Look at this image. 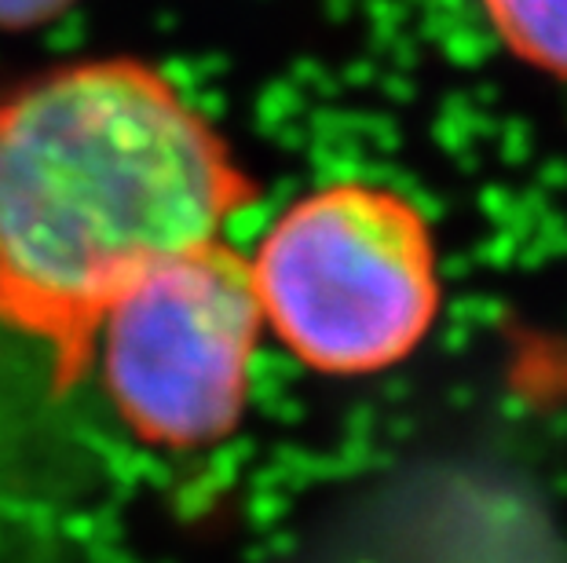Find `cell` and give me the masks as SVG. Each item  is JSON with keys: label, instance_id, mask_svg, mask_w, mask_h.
<instances>
[{"label": "cell", "instance_id": "cell-1", "mask_svg": "<svg viewBox=\"0 0 567 563\" xmlns=\"http://www.w3.org/2000/svg\"><path fill=\"white\" fill-rule=\"evenodd\" d=\"M252 198L198 106L140 59L59 66L0 95V326L70 380L103 315Z\"/></svg>", "mask_w": 567, "mask_h": 563}, {"label": "cell", "instance_id": "cell-2", "mask_svg": "<svg viewBox=\"0 0 567 563\" xmlns=\"http://www.w3.org/2000/svg\"><path fill=\"white\" fill-rule=\"evenodd\" d=\"M260 315L319 374H378L429 337L440 311L436 242L410 198L330 184L293 201L249 263Z\"/></svg>", "mask_w": 567, "mask_h": 563}, {"label": "cell", "instance_id": "cell-3", "mask_svg": "<svg viewBox=\"0 0 567 563\" xmlns=\"http://www.w3.org/2000/svg\"><path fill=\"white\" fill-rule=\"evenodd\" d=\"M260 326L249 263L220 238L162 260L95 333L117 417L151 447L224 439L246 410Z\"/></svg>", "mask_w": 567, "mask_h": 563}, {"label": "cell", "instance_id": "cell-4", "mask_svg": "<svg viewBox=\"0 0 567 563\" xmlns=\"http://www.w3.org/2000/svg\"><path fill=\"white\" fill-rule=\"evenodd\" d=\"M491 27L524 63L567 74V0H484Z\"/></svg>", "mask_w": 567, "mask_h": 563}, {"label": "cell", "instance_id": "cell-5", "mask_svg": "<svg viewBox=\"0 0 567 563\" xmlns=\"http://www.w3.org/2000/svg\"><path fill=\"white\" fill-rule=\"evenodd\" d=\"M74 0H0V27L4 30L38 27V22L55 19Z\"/></svg>", "mask_w": 567, "mask_h": 563}]
</instances>
